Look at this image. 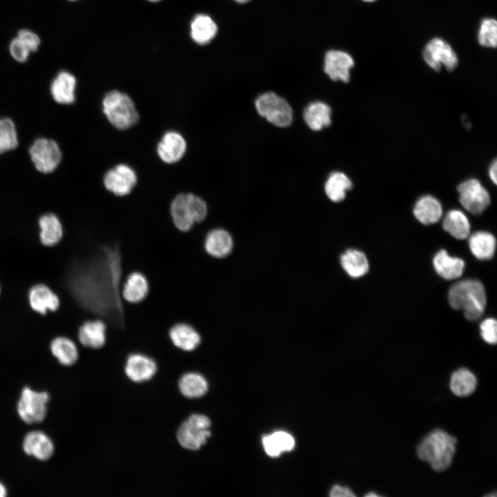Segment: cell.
<instances>
[{"label":"cell","mask_w":497,"mask_h":497,"mask_svg":"<svg viewBox=\"0 0 497 497\" xmlns=\"http://www.w3.org/2000/svg\"><path fill=\"white\" fill-rule=\"evenodd\" d=\"M121 257L118 245L102 246L77 273L76 294L88 310L114 327H124L121 301Z\"/></svg>","instance_id":"cell-1"},{"label":"cell","mask_w":497,"mask_h":497,"mask_svg":"<svg viewBox=\"0 0 497 497\" xmlns=\"http://www.w3.org/2000/svg\"><path fill=\"white\" fill-rule=\"evenodd\" d=\"M448 300L453 309L462 310L468 320H476L483 315L486 306L485 289L478 280H461L449 289Z\"/></svg>","instance_id":"cell-2"},{"label":"cell","mask_w":497,"mask_h":497,"mask_svg":"<svg viewBox=\"0 0 497 497\" xmlns=\"http://www.w3.org/2000/svg\"><path fill=\"white\" fill-rule=\"evenodd\" d=\"M457 439L442 429H435L427 435L417 447L418 458L428 462L433 470L440 472L451 464L456 451Z\"/></svg>","instance_id":"cell-3"},{"label":"cell","mask_w":497,"mask_h":497,"mask_svg":"<svg viewBox=\"0 0 497 497\" xmlns=\"http://www.w3.org/2000/svg\"><path fill=\"white\" fill-rule=\"evenodd\" d=\"M207 211V205L204 200L193 193H180L173 199L170 204L173 224L182 232H188L195 223L204 221Z\"/></svg>","instance_id":"cell-4"},{"label":"cell","mask_w":497,"mask_h":497,"mask_svg":"<svg viewBox=\"0 0 497 497\" xmlns=\"http://www.w3.org/2000/svg\"><path fill=\"white\" fill-rule=\"evenodd\" d=\"M102 110L108 121L119 130L135 125L139 115L132 99L117 90L108 92L102 100Z\"/></svg>","instance_id":"cell-5"},{"label":"cell","mask_w":497,"mask_h":497,"mask_svg":"<svg viewBox=\"0 0 497 497\" xmlns=\"http://www.w3.org/2000/svg\"><path fill=\"white\" fill-rule=\"evenodd\" d=\"M50 399L47 391H37L28 386L23 387L17 405L18 416L27 425L41 423L47 416Z\"/></svg>","instance_id":"cell-6"},{"label":"cell","mask_w":497,"mask_h":497,"mask_svg":"<svg viewBox=\"0 0 497 497\" xmlns=\"http://www.w3.org/2000/svg\"><path fill=\"white\" fill-rule=\"evenodd\" d=\"M210 419L202 414H193L179 427L177 438L179 445L190 451H197L211 437Z\"/></svg>","instance_id":"cell-7"},{"label":"cell","mask_w":497,"mask_h":497,"mask_svg":"<svg viewBox=\"0 0 497 497\" xmlns=\"http://www.w3.org/2000/svg\"><path fill=\"white\" fill-rule=\"evenodd\" d=\"M257 113L277 127H287L293 120V110L289 104L273 92L260 95L255 102Z\"/></svg>","instance_id":"cell-8"},{"label":"cell","mask_w":497,"mask_h":497,"mask_svg":"<svg viewBox=\"0 0 497 497\" xmlns=\"http://www.w3.org/2000/svg\"><path fill=\"white\" fill-rule=\"evenodd\" d=\"M457 190L462 206L473 215L482 213L490 204V195L477 179L471 178L460 183Z\"/></svg>","instance_id":"cell-9"},{"label":"cell","mask_w":497,"mask_h":497,"mask_svg":"<svg viewBox=\"0 0 497 497\" xmlns=\"http://www.w3.org/2000/svg\"><path fill=\"white\" fill-rule=\"evenodd\" d=\"M29 153L36 169L43 173L54 171L61 158L58 144L54 140L46 138L36 139L30 146Z\"/></svg>","instance_id":"cell-10"},{"label":"cell","mask_w":497,"mask_h":497,"mask_svg":"<svg viewBox=\"0 0 497 497\" xmlns=\"http://www.w3.org/2000/svg\"><path fill=\"white\" fill-rule=\"evenodd\" d=\"M422 56L427 64L436 71L440 70L442 66L448 70H453L458 63L453 48L440 38H433L427 43Z\"/></svg>","instance_id":"cell-11"},{"label":"cell","mask_w":497,"mask_h":497,"mask_svg":"<svg viewBox=\"0 0 497 497\" xmlns=\"http://www.w3.org/2000/svg\"><path fill=\"white\" fill-rule=\"evenodd\" d=\"M137 182L135 171L128 165L120 164L108 170L104 177L105 188L117 196L129 194Z\"/></svg>","instance_id":"cell-12"},{"label":"cell","mask_w":497,"mask_h":497,"mask_svg":"<svg viewBox=\"0 0 497 497\" xmlns=\"http://www.w3.org/2000/svg\"><path fill=\"white\" fill-rule=\"evenodd\" d=\"M22 449L26 455L42 462L50 460L55 451L52 439L46 433L39 430L31 431L25 435Z\"/></svg>","instance_id":"cell-13"},{"label":"cell","mask_w":497,"mask_h":497,"mask_svg":"<svg viewBox=\"0 0 497 497\" xmlns=\"http://www.w3.org/2000/svg\"><path fill=\"white\" fill-rule=\"evenodd\" d=\"M353 66V58L346 52L331 50L325 55L324 70L333 81L348 82L350 79V70Z\"/></svg>","instance_id":"cell-14"},{"label":"cell","mask_w":497,"mask_h":497,"mask_svg":"<svg viewBox=\"0 0 497 497\" xmlns=\"http://www.w3.org/2000/svg\"><path fill=\"white\" fill-rule=\"evenodd\" d=\"M186 142L178 132L170 130L164 133L157 146V153L161 160L166 164L179 161L186 150Z\"/></svg>","instance_id":"cell-15"},{"label":"cell","mask_w":497,"mask_h":497,"mask_svg":"<svg viewBox=\"0 0 497 497\" xmlns=\"http://www.w3.org/2000/svg\"><path fill=\"white\" fill-rule=\"evenodd\" d=\"M157 371V366L155 361L142 353L129 355L125 365L126 375L135 382H143L150 380Z\"/></svg>","instance_id":"cell-16"},{"label":"cell","mask_w":497,"mask_h":497,"mask_svg":"<svg viewBox=\"0 0 497 497\" xmlns=\"http://www.w3.org/2000/svg\"><path fill=\"white\" fill-rule=\"evenodd\" d=\"M30 306L32 310L45 315L48 311H55L59 306V297L46 285L33 286L28 293Z\"/></svg>","instance_id":"cell-17"},{"label":"cell","mask_w":497,"mask_h":497,"mask_svg":"<svg viewBox=\"0 0 497 497\" xmlns=\"http://www.w3.org/2000/svg\"><path fill=\"white\" fill-rule=\"evenodd\" d=\"M78 338L87 348L100 349L106 341V325L99 320L86 321L79 329Z\"/></svg>","instance_id":"cell-18"},{"label":"cell","mask_w":497,"mask_h":497,"mask_svg":"<svg viewBox=\"0 0 497 497\" xmlns=\"http://www.w3.org/2000/svg\"><path fill=\"white\" fill-rule=\"evenodd\" d=\"M233 247V241L230 233L222 228L211 230L204 240V248L211 256L223 258L229 255Z\"/></svg>","instance_id":"cell-19"},{"label":"cell","mask_w":497,"mask_h":497,"mask_svg":"<svg viewBox=\"0 0 497 497\" xmlns=\"http://www.w3.org/2000/svg\"><path fill=\"white\" fill-rule=\"evenodd\" d=\"M169 338L177 348L192 351L200 344L202 338L197 331L186 323L174 324L169 330Z\"/></svg>","instance_id":"cell-20"},{"label":"cell","mask_w":497,"mask_h":497,"mask_svg":"<svg viewBox=\"0 0 497 497\" xmlns=\"http://www.w3.org/2000/svg\"><path fill=\"white\" fill-rule=\"evenodd\" d=\"M433 264L436 273L445 280L458 278L465 269L462 259L450 256L445 250H440L435 255Z\"/></svg>","instance_id":"cell-21"},{"label":"cell","mask_w":497,"mask_h":497,"mask_svg":"<svg viewBox=\"0 0 497 497\" xmlns=\"http://www.w3.org/2000/svg\"><path fill=\"white\" fill-rule=\"evenodd\" d=\"M121 292L124 299L130 303L142 302L149 292V283L146 277L138 271L131 273L127 277Z\"/></svg>","instance_id":"cell-22"},{"label":"cell","mask_w":497,"mask_h":497,"mask_svg":"<svg viewBox=\"0 0 497 497\" xmlns=\"http://www.w3.org/2000/svg\"><path fill=\"white\" fill-rule=\"evenodd\" d=\"M75 77L67 71H61L52 82L50 92L57 103L70 104L75 101Z\"/></svg>","instance_id":"cell-23"},{"label":"cell","mask_w":497,"mask_h":497,"mask_svg":"<svg viewBox=\"0 0 497 497\" xmlns=\"http://www.w3.org/2000/svg\"><path fill=\"white\" fill-rule=\"evenodd\" d=\"M416 218L423 224L438 222L442 215L440 202L431 195H425L418 199L413 208Z\"/></svg>","instance_id":"cell-24"},{"label":"cell","mask_w":497,"mask_h":497,"mask_svg":"<svg viewBox=\"0 0 497 497\" xmlns=\"http://www.w3.org/2000/svg\"><path fill=\"white\" fill-rule=\"evenodd\" d=\"M50 349L59 363L65 367L72 366L79 358L76 344L67 337L55 338L50 342Z\"/></svg>","instance_id":"cell-25"},{"label":"cell","mask_w":497,"mask_h":497,"mask_svg":"<svg viewBox=\"0 0 497 497\" xmlns=\"http://www.w3.org/2000/svg\"><path fill=\"white\" fill-rule=\"evenodd\" d=\"M331 109L327 104L314 101L305 108L304 119L311 130L318 131L331 124Z\"/></svg>","instance_id":"cell-26"},{"label":"cell","mask_w":497,"mask_h":497,"mask_svg":"<svg viewBox=\"0 0 497 497\" xmlns=\"http://www.w3.org/2000/svg\"><path fill=\"white\" fill-rule=\"evenodd\" d=\"M39 240L46 246H52L59 242L63 236V228L59 218L52 213L41 216L39 220Z\"/></svg>","instance_id":"cell-27"},{"label":"cell","mask_w":497,"mask_h":497,"mask_svg":"<svg viewBox=\"0 0 497 497\" xmlns=\"http://www.w3.org/2000/svg\"><path fill=\"white\" fill-rule=\"evenodd\" d=\"M496 241L490 233L478 231L469 238V246L472 254L478 260L492 258L496 250Z\"/></svg>","instance_id":"cell-28"},{"label":"cell","mask_w":497,"mask_h":497,"mask_svg":"<svg viewBox=\"0 0 497 497\" xmlns=\"http://www.w3.org/2000/svg\"><path fill=\"white\" fill-rule=\"evenodd\" d=\"M217 26L208 15H196L191 24V35L198 44L208 43L216 35Z\"/></svg>","instance_id":"cell-29"},{"label":"cell","mask_w":497,"mask_h":497,"mask_svg":"<svg viewBox=\"0 0 497 497\" xmlns=\"http://www.w3.org/2000/svg\"><path fill=\"white\" fill-rule=\"evenodd\" d=\"M340 264L351 277L364 275L369 271V262L364 253L356 249H348L340 256Z\"/></svg>","instance_id":"cell-30"},{"label":"cell","mask_w":497,"mask_h":497,"mask_svg":"<svg viewBox=\"0 0 497 497\" xmlns=\"http://www.w3.org/2000/svg\"><path fill=\"white\" fill-rule=\"evenodd\" d=\"M442 226L447 232L456 239L464 240L469 236L470 223L462 211L453 209L447 213Z\"/></svg>","instance_id":"cell-31"},{"label":"cell","mask_w":497,"mask_h":497,"mask_svg":"<svg viewBox=\"0 0 497 497\" xmlns=\"http://www.w3.org/2000/svg\"><path fill=\"white\" fill-rule=\"evenodd\" d=\"M179 389L186 398L195 399L203 397L208 391V384L206 378L198 373H187L179 380Z\"/></svg>","instance_id":"cell-32"},{"label":"cell","mask_w":497,"mask_h":497,"mask_svg":"<svg viewBox=\"0 0 497 497\" xmlns=\"http://www.w3.org/2000/svg\"><path fill=\"white\" fill-rule=\"evenodd\" d=\"M262 445L269 456L277 457L284 451L292 450L295 445V440L289 433L277 431L264 436L262 438Z\"/></svg>","instance_id":"cell-33"},{"label":"cell","mask_w":497,"mask_h":497,"mask_svg":"<svg viewBox=\"0 0 497 497\" xmlns=\"http://www.w3.org/2000/svg\"><path fill=\"white\" fill-rule=\"evenodd\" d=\"M352 188L351 179L342 172H333L326 181L324 190L327 197L334 202L342 201L347 191Z\"/></svg>","instance_id":"cell-34"},{"label":"cell","mask_w":497,"mask_h":497,"mask_svg":"<svg viewBox=\"0 0 497 497\" xmlns=\"http://www.w3.org/2000/svg\"><path fill=\"white\" fill-rule=\"evenodd\" d=\"M476 378L469 369L461 368L453 373L450 380V389L458 396L471 394L476 387Z\"/></svg>","instance_id":"cell-35"},{"label":"cell","mask_w":497,"mask_h":497,"mask_svg":"<svg viewBox=\"0 0 497 497\" xmlns=\"http://www.w3.org/2000/svg\"><path fill=\"white\" fill-rule=\"evenodd\" d=\"M17 145L14 124L10 119H0V154L14 149Z\"/></svg>","instance_id":"cell-36"},{"label":"cell","mask_w":497,"mask_h":497,"mask_svg":"<svg viewBox=\"0 0 497 497\" xmlns=\"http://www.w3.org/2000/svg\"><path fill=\"white\" fill-rule=\"evenodd\" d=\"M479 43L485 47L495 48L497 45V22L487 18L482 21L478 34Z\"/></svg>","instance_id":"cell-37"},{"label":"cell","mask_w":497,"mask_h":497,"mask_svg":"<svg viewBox=\"0 0 497 497\" xmlns=\"http://www.w3.org/2000/svg\"><path fill=\"white\" fill-rule=\"evenodd\" d=\"M9 51L12 58L20 63L26 61L31 52L28 46L18 37L10 42Z\"/></svg>","instance_id":"cell-38"},{"label":"cell","mask_w":497,"mask_h":497,"mask_svg":"<svg viewBox=\"0 0 497 497\" xmlns=\"http://www.w3.org/2000/svg\"><path fill=\"white\" fill-rule=\"evenodd\" d=\"M481 336L483 340L491 344H494L497 341V323L494 318H487L483 320L480 326Z\"/></svg>","instance_id":"cell-39"},{"label":"cell","mask_w":497,"mask_h":497,"mask_svg":"<svg viewBox=\"0 0 497 497\" xmlns=\"http://www.w3.org/2000/svg\"><path fill=\"white\" fill-rule=\"evenodd\" d=\"M17 37L29 46L32 52H35L38 50L40 45V39L35 32L28 29H21L18 32Z\"/></svg>","instance_id":"cell-40"},{"label":"cell","mask_w":497,"mask_h":497,"mask_svg":"<svg viewBox=\"0 0 497 497\" xmlns=\"http://www.w3.org/2000/svg\"><path fill=\"white\" fill-rule=\"evenodd\" d=\"M330 496L332 497H349L355 496L353 491L347 487L335 485L330 491Z\"/></svg>","instance_id":"cell-41"},{"label":"cell","mask_w":497,"mask_h":497,"mask_svg":"<svg viewBox=\"0 0 497 497\" xmlns=\"http://www.w3.org/2000/svg\"><path fill=\"white\" fill-rule=\"evenodd\" d=\"M489 176L494 184H496L497 182V163L496 160H494L489 168Z\"/></svg>","instance_id":"cell-42"},{"label":"cell","mask_w":497,"mask_h":497,"mask_svg":"<svg viewBox=\"0 0 497 497\" xmlns=\"http://www.w3.org/2000/svg\"><path fill=\"white\" fill-rule=\"evenodd\" d=\"M8 495V489L5 485L0 481V497H5Z\"/></svg>","instance_id":"cell-43"},{"label":"cell","mask_w":497,"mask_h":497,"mask_svg":"<svg viewBox=\"0 0 497 497\" xmlns=\"http://www.w3.org/2000/svg\"><path fill=\"white\" fill-rule=\"evenodd\" d=\"M365 496H368V497L375 496L376 497V496H379V495H378L373 492H371V493L366 494Z\"/></svg>","instance_id":"cell-44"},{"label":"cell","mask_w":497,"mask_h":497,"mask_svg":"<svg viewBox=\"0 0 497 497\" xmlns=\"http://www.w3.org/2000/svg\"><path fill=\"white\" fill-rule=\"evenodd\" d=\"M234 1H235L237 2V3H243L247 2V1H250V0H234Z\"/></svg>","instance_id":"cell-45"},{"label":"cell","mask_w":497,"mask_h":497,"mask_svg":"<svg viewBox=\"0 0 497 497\" xmlns=\"http://www.w3.org/2000/svg\"><path fill=\"white\" fill-rule=\"evenodd\" d=\"M485 496H493V497H496V491H494V494H489L485 495Z\"/></svg>","instance_id":"cell-46"},{"label":"cell","mask_w":497,"mask_h":497,"mask_svg":"<svg viewBox=\"0 0 497 497\" xmlns=\"http://www.w3.org/2000/svg\"><path fill=\"white\" fill-rule=\"evenodd\" d=\"M148 1H153V2H157V1H159L161 0H148Z\"/></svg>","instance_id":"cell-47"},{"label":"cell","mask_w":497,"mask_h":497,"mask_svg":"<svg viewBox=\"0 0 497 497\" xmlns=\"http://www.w3.org/2000/svg\"><path fill=\"white\" fill-rule=\"evenodd\" d=\"M363 1H368V2H371V1H375V0H363Z\"/></svg>","instance_id":"cell-48"},{"label":"cell","mask_w":497,"mask_h":497,"mask_svg":"<svg viewBox=\"0 0 497 497\" xmlns=\"http://www.w3.org/2000/svg\"><path fill=\"white\" fill-rule=\"evenodd\" d=\"M68 1H76V0H68Z\"/></svg>","instance_id":"cell-49"}]
</instances>
